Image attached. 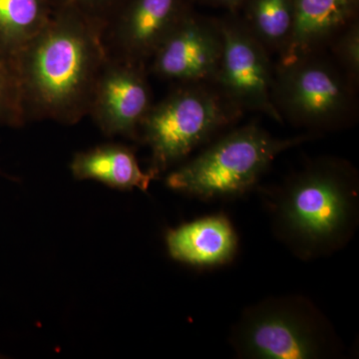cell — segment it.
Wrapping results in <instances>:
<instances>
[{"mask_svg": "<svg viewBox=\"0 0 359 359\" xmlns=\"http://www.w3.org/2000/svg\"><path fill=\"white\" fill-rule=\"evenodd\" d=\"M292 39L278 63L323 51L335 35L358 20L359 0H294Z\"/></svg>", "mask_w": 359, "mask_h": 359, "instance_id": "cell-12", "label": "cell"}, {"mask_svg": "<svg viewBox=\"0 0 359 359\" xmlns=\"http://www.w3.org/2000/svg\"><path fill=\"white\" fill-rule=\"evenodd\" d=\"M229 341L242 359H330L344 351L327 316L299 294L266 297L248 306Z\"/></svg>", "mask_w": 359, "mask_h": 359, "instance_id": "cell-4", "label": "cell"}, {"mask_svg": "<svg viewBox=\"0 0 359 359\" xmlns=\"http://www.w3.org/2000/svg\"><path fill=\"white\" fill-rule=\"evenodd\" d=\"M108 58L102 28L75 11H53L43 29L11 56L26 121L72 125L88 116Z\"/></svg>", "mask_w": 359, "mask_h": 359, "instance_id": "cell-1", "label": "cell"}, {"mask_svg": "<svg viewBox=\"0 0 359 359\" xmlns=\"http://www.w3.org/2000/svg\"><path fill=\"white\" fill-rule=\"evenodd\" d=\"M53 11L68 9L83 16L94 25L102 28L106 26L119 11L126 0H49Z\"/></svg>", "mask_w": 359, "mask_h": 359, "instance_id": "cell-18", "label": "cell"}, {"mask_svg": "<svg viewBox=\"0 0 359 359\" xmlns=\"http://www.w3.org/2000/svg\"><path fill=\"white\" fill-rule=\"evenodd\" d=\"M244 114L215 84H178L153 104L142 124L139 139L151 150L149 171L158 178Z\"/></svg>", "mask_w": 359, "mask_h": 359, "instance_id": "cell-5", "label": "cell"}, {"mask_svg": "<svg viewBox=\"0 0 359 359\" xmlns=\"http://www.w3.org/2000/svg\"><path fill=\"white\" fill-rule=\"evenodd\" d=\"M219 20L223 51L212 84L245 113H263L283 123L271 98L275 65L271 54L248 29L238 13H226Z\"/></svg>", "mask_w": 359, "mask_h": 359, "instance_id": "cell-7", "label": "cell"}, {"mask_svg": "<svg viewBox=\"0 0 359 359\" xmlns=\"http://www.w3.org/2000/svg\"><path fill=\"white\" fill-rule=\"evenodd\" d=\"M49 0H0V53L11 58L50 20Z\"/></svg>", "mask_w": 359, "mask_h": 359, "instance_id": "cell-15", "label": "cell"}, {"mask_svg": "<svg viewBox=\"0 0 359 359\" xmlns=\"http://www.w3.org/2000/svg\"><path fill=\"white\" fill-rule=\"evenodd\" d=\"M275 237L299 261L332 256L351 243L359 224V176L348 161H309L266 194Z\"/></svg>", "mask_w": 359, "mask_h": 359, "instance_id": "cell-2", "label": "cell"}, {"mask_svg": "<svg viewBox=\"0 0 359 359\" xmlns=\"http://www.w3.org/2000/svg\"><path fill=\"white\" fill-rule=\"evenodd\" d=\"M223 51L219 18L189 11L160 45L150 71L178 84L214 83Z\"/></svg>", "mask_w": 359, "mask_h": 359, "instance_id": "cell-8", "label": "cell"}, {"mask_svg": "<svg viewBox=\"0 0 359 359\" xmlns=\"http://www.w3.org/2000/svg\"><path fill=\"white\" fill-rule=\"evenodd\" d=\"M355 88L323 50L276 63L271 98L283 122L323 135L355 121Z\"/></svg>", "mask_w": 359, "mask_h": 359, "instance_id": "cell-6", "label": "cell"}, {"mask_svg": "<svg viewBox=\"0 0 359 359\" xmlns=\"http://www.w3.org/2000/svg\"><path fill=\"white\" fill-rule=\"evenodd\" d=\"M166 243L172 259L201 269L228 264L238 250L237 231L224 214L209 215L172 229Z\"/></svg>", "mask_w": 359, "mask_h": 359, "instance_id": "cell-11", "label": "cell"}, {"mask_svg": "<svg viewBox=\"0 0 359 359\" xmlns=\"http://www.w3.org/2000/svg\"><path fill=\"white\" fill-rule=\"evenodd\" d=\"M238 13L269 53L280 57L294 32V0H245Z\"/></svg>", "mask_w": 359, "mask_h": 359, "instance_id": "cell-14", "label": "cell"}, {"mask_svg": "<svg viewBox=\"0 0 359 359\" xmlns=\"http://www.w3.org/2000/svg\"><path fill=\"white\" fill-rule=\"evenodd\" d=\"M75 178L95 180L118 190L147 192L153 180L150 171L141 169L131 148L119 144H106L78 153L71 163Z\"/></svg>", "mask_w": 359, "mask_h": 359, "instance_id": "cell-13", "label": "cell"}, {"mask_svg": "<svg viewBox=\"0 0 359 359\" xmlns=\"http://www.w3.org/2000/svg\"><path fill=\"white\" fill-rule=\"evenodd\" d=\"M25 122L18 76L11 58L0 53V124L20 127Z\"/></svg>", "mask_w": 359, "mask_h": 359, "instance_id": "cell-16", "label": "cell"}, {"mask_svg": "<svg viewBox=\"0 0 359 359\" xmlns=\"http://www.w3.org/2000/svg\"><path fill=\"white\" fill-rule=\"evenodd\" d=\"M321 135L278 138L257 123L233 129L168 174L166 186L202 201L237 199L250 192L282 153Z\"/></svg>", "mask_w": 359, "mask_h": 359, "instance_id": "cell-3", "label": "cell"}, {"mask_svg": "<svg viewBox=\"0 0 359 359\" xmlns=\"http://www.w3.org/2000/svg\"><path fill=\"white\" fill-rule=\"evenodd\" d=\"M334 62L355 86L359 81V21L349 23L337 33L328 46Z\"/></svg>", "mask_w": 359, "mask_h": 359, "instance_id": "cell-17", "label": "cell"}, {"mask_svg": "<svg viewBox=\"0 0 359 359\" xmlns=\"http://www.w3.org/2000/svg\"><path fill=\"white\" fill-rule=\"evenodd\" d=\"M194 0H126L103 32L109 58L148 66Z\"/></svg>", "mask_w": 359, "mask_h": 359, "instance_id": "cell-9", "label": "cell"}, {"mask_svg": "<svg viewBox=\"0 0 359 359\" xmlns=\"http://www.w3.org/2000/svg\"><path fill=\"white\" fill-rule=\"evenodd\" d=\"M147 74L146 65L108 58L89 112L104 134L139 139L153 106Z\"/></svg>", "mask_w": 359, "mask_h": 359, "instance_id": "cell-10", "label": "cell"}, {"mask_svg": "<svg viewBox=\"0 0 359 359\" xmlns=\"http://www.w3.org/2000/svg\"><path fill=\"white\" fill-rule=\"evenodd\" d=\"M245 0H194V4L226 9L228 13H238Z\"/></svg>", "mask_w": 359, "mask_h": 359, "instance_id": "cell-19", "label": "cell"}]
</instances>
